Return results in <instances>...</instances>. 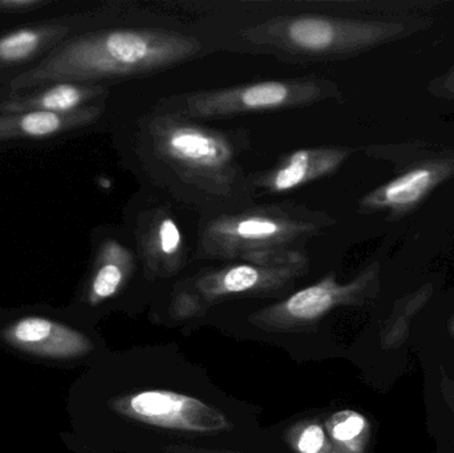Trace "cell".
<instances>
[{
  "label": "cell",
  "instance_id": "6da1fadb",
  "mask_svg": "<svg viewBox=\"0 0 454 453\" xmlns=\"http://www.w3.org/2000/svg\"><path fill=\"white\" fill-rule=\"evenodd\" d=\"M248 148L247 129H218L161 108L141 117L136 138L144 172L204 215L235 212L255 199L240 164Z\"/></svg>",
  "mask_w": 454,
  "mask_h": 453
},
{
  "label": "cell",
  "instance_id": "7a4b0ae2",
  "mask_svg": "<svg viewBox=\"0 0 454 453\" xmlns=\"http://www.w3.org/2000/svg\"><path fill=\"white\" fill-rule=\"evenodd\" d=\"M202 51L201 40L176 29H103L60 45L11 85L13 90H23L47 82L98 84L104 80L135 79L186 63Z\"/></svg>",
  "mask_w": 454,
  "mask_h": 453
},
{
  "label": "cell",
  "instance_id": "3957f363",
  "mask_svg": "<svg viewBox=\"0 0 454 453\" xmlns=\"http://www.w3.org/2000/svg\"><path fill=\"white\" fill-rule=\"evenodd\" d=\"M335 218L306 205H250L235 212L204 215L197 254L205 260L243 261L264 253L304 250L307 241L335 225Z\"/></svg>",
  "mask_w": 454,
  "mask_h": 453
},
{
  "label": "cell",
  "instance_id": "277c9868",
  "mask_svg": "<svg viewBox=\"0 0 454 453\" xmlns=\"http://www.w3.org/2000/svg\"><path fill=\"white\" fill-rule=\"evenodd\" d=\"M404 23L319 13L275 16L243 29V39L283 61L311 63L356 55L403 36Z\"/></svg>",
  "mask_w": 454,
  "mask_h": 453
},
{
  "label": "cell",
  "instance_id": "5b68a950",
  "mask_svg": "<svg viewBox=\"0 0 454 453\" xmlns=\"http://www.w3.org/2000/svg\"><path fill=\"white\" fill-rule=\"evenodd\" d=\"M340 96L338 85L325 77H288L170 96L162 98L157 108L199 121L306 108Z\"/></svg>",
  "mask_w": 454,
  "mask_h": 453
},
{
  "label": "cell",
  "instance_id": "8992f818",
  "mask_svg": "<svg viewBox=\"0 0 454 453\" xmlns=\"http://www.w3.org/2000/svg\"><path fill=\"white\" fill-rule=\"evenodd\" d=\"M380 286V266L372 263L356 278L339 284L335 273L328 274L306 289L294 293L282 302L262 309L250 316L264 330H291L309 326L341 306H360L375 297Z\"/></svg>",
  "mask_w": 454,
  "mask_h": 453
},
{
  "label": "cell",
  "instance_id": "52a82bcc",
  "mask_svg": "<svg viewBox=\"0 0 454 453\" xmlns=\"http://www.w3.org/2000/svg\"><path fill=\"white\" fill-rule=\"evenodd\" d=\"M309 266H263L235 262L205 271L181 287L173 298L170 311L176 318H192L225 298L274 293L293 284Z\"/></svg>",
  "mask_w": 454,
  "mask_h": 453
},
{
  "label": "cell",
  "instance_id": "ba28073f",
  "mask_svg": "<svg viewBox=\"0 0 454 453\" xmlns=\"http://www.w3.org/2000/svg\"><path fill=\"white\" fill-rule=\"evenodd\" d=\"M114 411L129 419L188 433H215L231 427V423L220 411L200 399L170 391H141L117 399Z\"/></svg>",
  "mask_w": 454,
  "mask_h": 453
},
{
  "label": "cell",
  "instance_id": "9c48e42d",
  "mask_svg": "<svg viewBox=\"0 0 454 453\" xmlns=\"http://www.w3.org/2000/svg\"><path fill=\"white\" fill-rule=\"evenodd\" d=\"M352 152L346 146H312L290 152L270 169L251 173L254 197L290 193L327 177L340 169Z\"/></svg>",
  "mask_w": 454,
  "mask_h": 453
},
{
  "label": "cell",
  "instance_id": "30bf717a",
  "mask_svg": "<svg viewBox=\"0 0 454 453\" xmlns=\"http://www.w3.org/2000/svg\"><path fill=\"white\" fill-rule=\"evenodd\" d=\"M138 257L152 277H172L183 269L186 242L175 215L165 207L144 212L136 228Z\"/></svg>",
  "mask_w": 454,
  "mask_h": 453
},
{
  "label": "cell",
  "instance_id": "8fae6325",
  "mask_svg": "<svg viewBox=\"0 0 454 453\" xmlns=\"http://www.w3.org/2000/svg\"><path fill=\"white\" fill-rule=\"evenodd\" d=\"M4 338L19 350L43 358H79L92 350L84 334L44 316L19 319L5 330Z\"/></svg>",
  "mask_w": 454,
  "mask_h": 453
},
{
  "label": "cell",
  "instance_id": "7c38bea8",
  "mask_svg": "<svg viewBox=\"0 0 454 453\" xmlns=\"http://www.w3.org/2000/svg\"><path fill=\"white\" fill-rule=\"evenodd\" d=\"M453 173L454 162L434 161L419 165L363 197L359 201L360 207L367 212L391 210L400 215L410 212Z\"/></svg>",
  "mask_w": 454,
  "mask_h": 453
},
{
  "label": "cell",
  "instance_id": "4fadbf2b",
  "mask_svg": "<svg viewBox=\"0 0 454 453\" xmlns=\"http://www.w3.org/2000/svg\"><path fill=\"white\" fill-rule=\"evenodd\" d=\"M103 113L101 105H90L72 113L29 111L0 116V141L13 138H47L66 130L92 124Z\"/></svg>",
  "mask_w": 454,
  "mask_h": 453
},
{
  "label": "cell",
  "instance_id": "5bb4252c",
  "mask_svg": "<svg viewBox=\"0 0 454 453\" xmlns=\"http://www.w3.org/2000/svg\"><path fill=\"white\" fill-rule=\"evenodd\" d=\"M108 90L100 84L82 82H56L40 92L18 100L7 101L0 105V112L7 114L24 113L29 111L72 113L90 106V101L104 98Z\"/></svg>",
  "mask_w": 454,
  "mask_h": 453
},
{
  "label": "cell",
  "instance_id": "9a60e30c",
  "mask_svg": "<svg viewBox=\"0 0 454 453\" xmlns=\"http://www.w3.org/2000/svg\"><path fill=\"white\" fill-rule=\"evenodd\" d=\"M135 266V254L129 247L116 239H106L101 245L88 289L90 305L114 298L129 281Z\"/></svg>",
  "mask_w": 454,
  "mask_h": 453
},
{
  "label": "cell",
  "instance_id": "2e32d148",
  "mask_svg": "<svg viewBox=\"0 0 454 453\" xmlns=\"http://www.w3.org/2000/svg\"><path fill=\"white\" fill-rule=\"evenodd\" d=\"M434 293V285L427 284L397 301L381 332L383 348H399L407 342L413 319L426 308Z\"/></svg>",
  "mask_w": 454,
  "mask_h": 453
},
{
  "label": "cell",
  "instance_id": "e0dca14e",
  "mask_svg": "<svg viewBox=\"0 0 454 453\" xmlns=\"http://www.w3.org/2000/svg\"><path fill=\"white\" fill-rule=\"evenodd\" d=\"M333 443L344 453H364L371 438L367 418L352 410L336 412L325 423Z\"/></svg>",
  "mask_w": 454,
  "mask_h": 453
},
{
  "label": "cell",
  "instance_id": "ac0fdd59",
  "mask_svg": "<svg viewBox=\"0 0 454 453\" xmlns=\"http://www.w3.org/2000/svg\"><path fill=\"white\" fill-rule=\"evenodd\" d=\"M64 27L21 28L0 37V63L15 64L27 60L52 37L66 34Z\"/></svg>",
  "mask_w": 454,
  "mask_h": 453
},
{
  "label": "cell",
  "instance_id": "d6986e66",
  "mask_svg": "<svg viewBox=\"0 0 454 453\" xmlns=\"http://www.w3.org/2000/svg\"><path fill=\"white\" fill-rule=\"evenodd\" d=\"M288 441L296 453H344L319 423H299L288 433Z\"/></svg>",
  "mask_w": 454,
  "mask_h": 453
},
{
  "label": "cell",
  "instance_id": "ffe728a7",
  "mask_svg": "<svg viewBox=\"0 0 454 453\" xmlns=\"http://www.w3.org/2000/svg\"><path fill=\"white\" fill-rule=\"evenodd\" d=\"M43 4L40 0H0V12H26Z\"/></svg>",
  "mask_w": 454,
  "mask_h": 453
},
{
  "label": "cell",
  "instance_id": "44dd1931",
  "mask_svg": "<svg viewBox=\"0 0 454 453\" xmlns=\"http://www.w3.org/2000/svg\"><path fill=\"white\" fill-rule=\"evenodd\" d=\"M440 390H442L445 403L454 412V380L450 379L448 375H442Z\"/></svg>",
  "mask_w": 454,
  "mask_h": 453
},
{
  "label": "cell",
  "instance_id": "7402d4cb",
  "mask_svg": "<svg viewBox=\"0 0 454 453\" xmlns=\"http://www.w3.org/2000/svg\"><path fill=\"white\" fill-rule=\"evenodd\" d=\"M450 332H452V337L454 338V314H453L452 319H450Z\"/></svg>",
  "mask_w": 454,
  "mask_h": 453
},
{
  "label": "cell",
  "instance_id": "603a6c76",
  "mask_svg": "<svg viewBox=\"0 0 454 453\" xmlns=\"http://www.w3.org/2000/svg\"><path fill=\"white\" fill-rule=\"evenodd\" d=\"M450 82H452V84H453V85H452V88H453V90H454V76L450 77Z\"/></svg>",
  "mask_w": 454,
  "mask_h": 453
}]
</instances>
